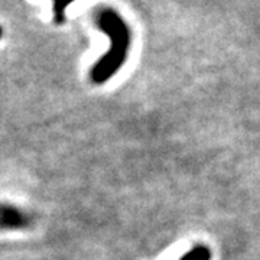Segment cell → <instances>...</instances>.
<instances>
[{"mask_svg": "<svg viewBox=\"0 0 260 260\" xmlns=\"http://www.w3.org/2000/svg\"><path fill=\"white\" fill-rule=\"evenodd\" d=\"M100 26L109 34L112 47L109 54L103 56L91 70V80L95 84L106 83L116 74L126 61L130 45V34L127 26L116 13L106 10L100 15Z\"/></svg>", "mask_w": 260, "mask_h": 260, "instance_id": "cell-1", "label": "cell"}, {"mask_svg": "<svg viewBox=\"0 0 260 260\" xmlns=\"http://www.w3.org/2000/svg\"><path fill=\"white\" fill-rule=\"evenodd\" d=\"M25 224V217L13 207H0V225L6 229H18Z\"/></svg>", "mask_w": 260, "mask_h": 260, "instance_id": "cell-2", "label": "cell"}, {"mask_svg": "<svg viewBox=\"0 0 260 260\" xmlns=\"http://www.w3.org/2000/svg\"><path fill=\"white\" fill-rule=\"evenodd\" d=\"M211 259V251L205 246H195L192 250H189L184 254L181 260H210Z\"/></svg>", "mask_w": 260, "mask_h": 260, "instance_id": "cell-3", "label": "cell"}, {"mask_svg": "<svg viewBox=\"0 0 260 260\" xmlns=\"http://www.w3.org/2000/svg\"><path fill=\"white\" fill-rule=\"evenodd\" d=\"M0 37H2V29H0Z\"/></svg>", "mask_w": 260, "mask_h": 260, "instance_id": "cell-4", "label": "cell"}]
</instances>
